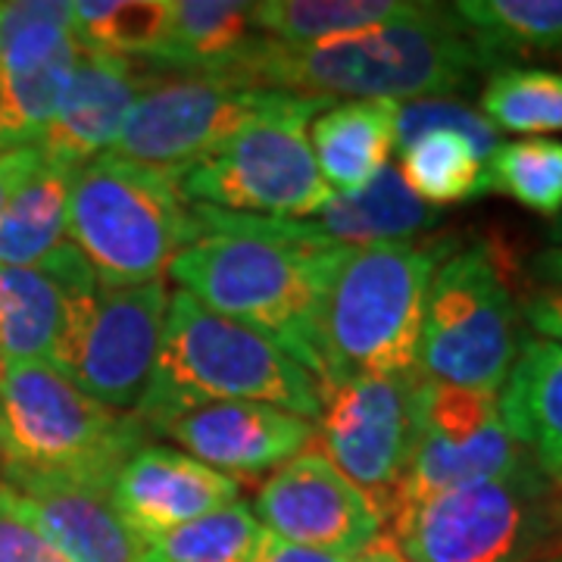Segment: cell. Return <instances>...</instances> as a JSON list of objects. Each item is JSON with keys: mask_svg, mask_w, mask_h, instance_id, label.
I'll list each match as a JSON object with an SVG mask.
<instances>
[{"mask_svg": "<svg viewBox=\"0 0 562 562\" xmlns=\"http://www.w3.org/2000/svg\"><path fill=\"white\" fill-rule=\"evenodd\" d=\"M347 250L306 220L191 203V244L169 276L201 306L279 344L325 387V303Z\"/></svg>", "mask_w": 562, "mask_h": 562, "instance_id": "1", "label": "cell"}, {"mask_svg": "<svg viewBox=\"0 0 562 562\" xmlns=\"http://www.w3.org/2000/svg\"><path fill=\"white\" fill-rule=\"evenodd\" d=\"M484 69L491 63L462 29L453 7L419 3L406 20L353 38L310 47L262 38L244 85L325 101L401 103L462 91Z\"/></svg>", "mask_w": 562, "mask_h": 562, "instance_id": "2", "label": "cell"}, {"mask_svg": "<svg viewBox=\"0 0 562 562\" xmlns=\"http://www.w3.org/2000/svg\"><path fill=\"white\" fill-rule=\"evenodd\" d=\"M210 403H266L316 422L322 384L260 331L176 291L157 366L135 413L150 435H160L172 419Z\"/></svg>", "mask_w": 562, "mask_h": 562, "instance_id": "3", "label": "cell"}, {"mask_svg": "<svg viewBox=\"0 0 562 562\" xmlns=\"http://www.w3.org/2000/svg\"><path fill=\"white\" fill-rule=\"evenodd\" d=\"M147 438L138 413L88 397L54 366L0 362L3 487L76 484L110 491Z\"/></svg>", "mask_w": 562, "mask_h": 562, "instance_id": "4", "label": "cell"}, {"mask_svg": "<svg viewBox=\"0 0 562 562\" xmlns=\"http://www.w3.org/2000/svg\"><path fill=\"white\" fill-rule=\"evenodd\" d=\"M453 250L450 238L347 250L325 303V384L416 372L428 288Z\"/></svg>", "mask_w": 562, "mask_h": 562, "instance_id": "5", "label": "cell"}, {"mask_svg": "<svg viewBox=\"0 0 562 562\" xmlns=\"http://www.w3.org/2000/svg\"><path fill=\"white\" fill-rule=\"evenodd\" d=\"M384 541L403 562H547L562 550V484L528 462L428 494L397 506Z\"/></svg>", "mask_w": 562, "mask_h": 562, "instance_id": "6", "label": "cell"}, {"mask_svg": "<svg viewBox=\"0 0 562 562\" xmlns=\"http://www.w3.org/2000/svg\"><path fill=\"white\" fill-rule=\"evenodd\" d=\"M69 241L110 288L160 281L191 244L179 176L103 154L69 184Z\"/></svg>", "mask_w": 562, "mask_h": 562, "instance_id": "7", "label": "cell"}, {"mask_svg": "<svg viewBox=\"0 0 562 562\" xmlns=\"http://www.w3.org/2000/svg\"><path fill=\"white\" fill-rule=\"evenodd\" d=\"M331 101L272 91L254 120L179 179L188 203L241 216L310 220L328 203L310 147V122Z\"/></svg>", "mask_w": 562, "mask_h": 562, "instance_id": "8", "label": "cell"}, {"mask_svg": "<svg viewBox=\"0 0 562 562\" xmlns=\"http://www.w3.org/2000/svg\"><path fill=\"white\" fill-rule=\"evenodd\" d=\"M519 319L513 266L497 244L453 250L428 288L416 369L431 382L501 394L519 357Z\"/></svg>", "mask_w": 562, "mask_h": 562, "instance_id": "9", "label": "cell"}, {"mask_svg": "<svg viewBox=\"0 0 562 562\" xmlns=\"http://www.w3.org/2000/svg\"><path fill=\"white\" fill-rule=\"evenodd\" d=\"M169 297L162 279L85 288L69 301L50 366L88 397L135 413L157 366Z\"/></svg>", "mask_w": 562, "mask_h": 562, "instance_id": "10", "label": "cell"}, {"mask_svg": "<svg viewBox=\"0 0 562 562\" xmlns=\"http://www.w3.org/2000/svg\"><path fill=\"white\" fill-rule=\"evenodd\" d=\"M422 372L362 375L322 387L319 450L375 503L382 522L397 509L416 443V387Z\"/></svg>", "mask_w": 562, "mask_h": 562, "instance_id": "11", "label": "cell"}, {"mask_svg": "<svg viewBox=\"0 0 562 562\" xmlns=\"http://www.w3.org/2000/svg\"><path fill=\"white\" fill-rule=\"evenodd\" d=\"M531 457L501 419L497 394L431 382L416 387V443L401 506L428 494L519 472Z\"/></svg>", "mask_w": 562, "mask_h": 562, "instance_id": "12", "label": "cell"}, {"mask_svg": "<svg viewBox=\"0 0 562 562\" xmlns=\"http://www.w3.org/2000/svg\"><path fill=\"white\" fill-rule=\"evenodd\" d=\"M272 88L222 79H176L140 91L110 157L184 176L260 113Z\"/></svg>", "mask_w": 562, "mask_h": 562, "instance_id": "13", "label": "cell"}, {"mask_svg": "<svg viewBox=\"0 0 562 562\" xmlns=\"http://www.w3.org/2000/svg\"><path fill=\"white\" fill-rule=\"evenodd\" d=\"M79 57L72 3H0V103L7 150L38 144L60 110Z\"/></svg>", "mask_w": 562, "mask_h": 562, "instance_id": "14", "label": "cell"}, {"mask_svg": "<svg viewBox=\"0 0 562 562\" xmlns=\"http://www.w3.org/2000/svg\"><path fill=\"white\" fill-rule=\"evenodd\" d=\"M262 531L306 550L353 560L384 538L375 503L313 441L262 482L250 506Z\"/></svg>", "mask_w": 562, "mask_h": 562, "instance_id": "15", "label": "cell"}, {"mask_svg": "<svg viewBox=\"0 0 562 562\" xmlns=\"http://www.w3.org/2000/svg\"><path fill=\"white\" fill-rule=\"evenodd\" d=\"M238 501V479L160 443H144L110 487V503L138 547Z\"/></svg>", "mask_w": 562, "mask_h": 562, "instance_id": "16", "label": "cell"}, {"mask_svg": "<svg viewBox=\"0 0 562 562\" xmlns=\"http://www.w3.org/2000/svg\"><path fill=\"white\" fill-rule=\"evenodd\" d=\"M160 435L188 457L241 482L294 460L313 443L316 425L266 403H210L172 419Z\"/></svg>", "mask_w": 562, "mask_h": 562, "instance_id": "17", "label": "cell"}, {"mask_svg": "<svg viewBox=\"0 0 562 562\" xmlns=\"http://www.w3.org/2000/svg\"><path fill=\"white\" fill-rule=\"evenodd\" d=\"M147 66L101 50H85L76 63L60 110L38 138L41 157L66 169L103 157L147 85Z\"/></svg>", "mask_w": 562, "mask_h": 562, "instance_id": "18", "label": "cell"}, {"mask_svg": "<svg viewBox=\"0 0 562 562\" xmlns=\"http://www.w3.org/2000/svg\"><path fill=\"white\" fill-rule=\"evenodd\" d=\"M98 279L72 241L38 266H0V357L54 362L69 301Z\"/></svg>", "mask_w": 562, "mask_h": 562, "instance_id": "19", "label": "cell"}, {"mask_svg": "<svg viewBox=\"0 0 562 562\" xmlns=\"http://www.w3.org/2000/svg\"><path fill=\"white\" fill-rule=\"evenodd\" d=\"M260 44L262 35L254 25V3L169 0L162 38L144 66L157 72H179V79H222L244 85V72Z\"/></svg>", "mask_w": 562, "mask_h": 562, "instance_id": "20", "label": "cell"}, {"mask_svg": "<svg viewBox=\"0 0 562 562\" xmlns=\"http://www.w3.org/2000/svg\"><path fill=\"white\" fill-rule=\"evenodd\" d=\"M497 401L506 431L550 482L562 484V344L525 338Z\"/></svg>", "mask_w": 562, "mask_h": 562, "instance_id": "21", "label": "cell"}, {"mask_svg": "<svg viewBox=\"0 0 562 562\" xmlns=\"http://www.w3.org/2000/svg\"><path fill=\"white\" fill-rule=\"evenodd\" d=\"M13 494L66 562H138V541L116 516L110 491L35 484Z\"/></svg>", "mask_w": 562, "mask_h": 562, "instance_id": "22", "label": "cell"}, {"mask_svg": "<svg viewBox=\"0 0 562 562\" xmlns=\"http://www.w3.org/2000/svg\"><path fill=\"white\" fill-rule=\"evenodd\" d=\"M443 210L425 203L409 191L397 166H384L375 179L353 194H331L316 213V228L344 247L419 241L438 222Z\"/></svg>", "mask_w": 562, "mask_h": 562, "instance_id": "23", "label": "cell"}, {"mask_svg": "<svg viewBox=\"0 0 562 562\" xmlns=\"http://www.w3.org/2000/svg\"><path fill=\"white\" fill-rule=\"evenodd\" d=\"M397 101L328 103L310 122V147L331 194H353L387 166Z\"/></svg>", "mask_w": 562, "mask_h": 562, "instance_id": "24", "label": "cell"}, {"mask_svg": "<svg viewBox=\"0 0 562 562\" xmlns=\"http://www.w3.org/2000/svg\"><path fill=\"white\" fill-rule=\"evenodd\" d=\"M416 7L403 0H266L254 3V25L276 44L310 47L384 29L406 20Z\"/></svg>", "mask_w": 562, "mask_h": 562, "instance_id": "25", "label": "cell"}, {"mask_svg": "<svg viewBox=\"0 0 562 562\" xmlns=\"http://www.w3.org/2000/svg\"><path fill=\"white\" fill-rule=\"evenodd\" d=\"M72 169L41 162L0 216V266H38L69 241Z\"/></svg>", "mask_w": 562, "mask_h": 562, "instance_id": "26", "label": "cell"}, {"mask_svg": "<svg viewBox=\"0 0 562 562\" xmlns=\"http://www.w3.org/2000/svg\"><path fill=\"white\" fill-rule=\"evenodd\" d=\"M450 7L491 69L516 57L562 50V0H460Z\"/></svg>", "mask_w": 562, "mask_h": 562, "instance_id": "27", "label": "cell"}, {"mask_svg": "<svg viewBox=\"0 0 562 562\" xmlns=\"http://www.w3.org/2000/svg\"><path fill=\"white\" fill-rule=\"evenodd\" d=\"M401 176L431 206L475 201L491 191L487 160L460 135L431 132L401 150Z\"/></svg>", "mask_w": 562, "mask_h": 562, "instance_id": "28", "label": "cell"}, {"mask_svg": "<svg viewBox=\"0 0 562 562\" xmlns=\"http://www.w3.org/2000/svg\"><path fill=\"white\" fill-rule=\"evenodd\" d=\"M482 113L494 132L553 135L562 132V69L501 66L482 91Z\"/></svg>", "mask_w": 562, "mask_h": 562, "instance_id": "29", "label": "cell"}, {"mask_svg": "<svg viewBox=\"0 0 562 562\" xmlns=\"http://www.w3.org/2000/svg\"><path fill=\"white\" fill-rule=\"evenodd\" d=\"M262 528L244 501L140 543L138 562H247Z\"/></svg>", "mask_w": 562, "mask_h": 562, "instance_id": "30", "label": "cell"}, {"mask_svg": "<svg viewBox=\"0 0 562 562\" xmlns=\"http://www.w3.org/2000/svg\"><path fill=\"white\" fill-rule=\"evenodd\" d=\"M76 38L85 50L144 63L162 38L169 0H79Z\"/></svg>", "mask_w": 562, "mask_h": 562, "instance_id": "31", "label": "cell"}, {"mask_svg": "<svg viewBox=\"0 0 562 562\" xmlns=\"http://www.w3.org/2000/svg\"><path fill=\"white\" fill-rule=\"evenodd\" d=\"M487 184L525 210L557 220L562 213V140L522 138L497 144L487 157Z\"/></svg>", "mask_w": 562, "mask_h": 562, "instance_id": "32", "label": "cell"}, {"mask_svg": "<svg viewBox=\"0 0 562 562\" xmlns=\"http://www.w3.org/2000/svg\"><path fill=\"white\" fill-rule=\"evenodd\" d=\"M431 132H453L465 138L484 160L497 150V132L491 128V122L484 120L479 110L465 106L462 101L450 98H422V101L397 103V116H394V147L403 150L413 140L425 138Z\"/></svg>", "mask_w": 562, "mask_h": 562, "instance_id": "33", "label": "cell"}, {"mask_svg": "<svg viewBox=\"0 0 562 562\" xmlns=\"http://www.w3.org/2000/svg\"><path fill=\"white\" fill-rule=\"evenodd\" d=\"M519 316L541 338L562 344V250L547 247L528 262L516 288Z\"/></svg>", "mask_w": 562, "mask_h": 562, "instance_id": "34", "label": "cell"}, {"mask_svg": "<svg viewBox=\"0 0 562 562\" xmlns=\"http://www.w3.org/2000/svg\"><path fill=\"white\" fill-rule=\"evenodd\" d=\"M0 562H66L29 516L25 503L0 484Z\"/></svg>", "mask_w": 562, "mask_h": 562, "instance_id": "35", "label": "cell"}, {"mask_svg": "<svg viewBox=\"0 0 562 562\" xmlns=\"http://www.w3.org/2000/svg\"><path fill=\"white\" fill-rule=\"evenodd\" d=\"M41 162L44 157H41L38 144H25V147H13V150L0 154V216L7 210V203L16 198L22 184L38 172Z\"/></svg>", "mask_w": 562, "mask_h": 562, "instance_id": "36", "label": "cell"}, {"mask_svg": "<svg viewBox=\"0 0 562 562\" xmlns=\"http://www.w3.org/2000/svg\"><path fill=\"white\" fill-rule=\"evenodd\" d=\"M247 562H350L347 557H335V553H319V550H306L297 543H288L262 531L260 541L254 547L250 560Z\"/></svg>", "mask_w": 562, "mask_h": 562, "instance_id": "37", "label": "cell"}, {"mask_svg": "<svg viewBox=\"0 0 562 562\" xmlns=\"http://www.w3.org/2000/svg\"><path fill=\"white\" fill-rule=\"evenodd\" d=\"M350 562H403V560H401V553H397V550L382 538V541H375L372 547H366L362 553H357Z\"/></svg>", "mask_w": 562, "mask_h": 562, "instance_id": "38", "label": "cell"}, {"mask_svg": "<svg viewBox=\"0 0 562 562\" xmlns=\"http://www.w3.org/2000/svg\"><path fill=\"white\" fill-rule=\"evenodd\" d=\"M550 241H553L557 250H562V213L557 216V222H553V228H550Z\"/></svg>", "mask_w": 562, "mask_h": 562, "instance_id": "39", "label": "cell"}, {"mask_svg": "<svg viewBox=\"0 0 562 562\" xmlns=\"http://www.w3.org/2000/svg\"><path fill=\"white\" fill-rule=\"evenodd\" d=\"M0 154H7V140H3V103H0Z\"/></svg>", "mask_w": 562, "mask_h": 562, "instance_id": "40", "label": "cell"}, {"mask_svg": "<svg viewBox=\"0 0 562 562\" xmlns=\"http://www.w3.org/2000/svg\"><path fill=\"white\" fill-rule=\"evenodd\" d=\"M547 562H562V550H560V553H557V557H550V560H547Z\"/></svg>", "mask_w": 562, "mask_h": 562, "instance_id": "41", "label": "cell"}, {"mask_svg": "<svg viewBox=\"0 0 562 562\" xmlns=\"http://www.w3.org/2000/svg\"><path fill=\"white\" fill-rule=\"evenodd\" d=\"M0 362H3V357H0Z\"/></svg>", "mask_w": 562, "mask_h": 562, "instance_id": "42", "label": "cell"}]
</instances>
